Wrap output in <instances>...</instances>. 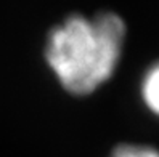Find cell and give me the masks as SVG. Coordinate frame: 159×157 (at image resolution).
Returning <instances> with one entry per match:
<instances>
[{
	"instance_id": "6da1fadb",
	"label": "cell",
	"mask_w": 159,
	"mask_h": 157,
	"mask_svg": "<svg viewBox=\"0 0 159 157\" xmlns=\"http://www.w3.org/2000/svg\"><path fill=\"white\" fill-rule=\"evenodd\" d=\"M125 32L124 20L114 11L71 13L48 31L45 59L68 91L90 93L116 71Z\"/></svg>"
},
{
	"instance_id": "7a4b0ae2",
	"label": "cell",
	"mask_w": 159,
	"mask_h": 157,
	"mask_svg": "<svg viewBox=\"0 0 159 157\" xmlns=\"http://www.w3.org/2000/svg\"><path fill=\"white\" fill-rule=\"evenodd\" d=\"M140 95L149 112L159 117V61L153 63L140 84Z\"/></svg>"
},
{
	"instance_id": "3957f363",
	"label": "cell",
	"mask_w": 159,
	"mask_h": 157,
	"mask_svg": "<svg viewBox=\"0 0 159 157\" xmlns=\"http://www.w3.org/2000/svg\"><path fill=\"white\" fill-rule=\"evenodd\" d=\"M111 157H159V149L142 143H119Z\"/></svg>"
}]
</instances>
